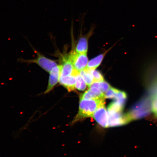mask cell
<instances>
[{
	"mask_svg": "<svg viewBox=\"0 0 157 157\" xmlns=\"http://www.w3.org/2000/svg\"><path fill=\"white\" fill-rule=\"evenodd\" d=\"M152 111L151 99L150 96L146 93L133 106L127 114L131 121L148 116Z\"/></svg>",
	"mask_w": 157,
	"mask_h": 157,
	"instance_id": "3",
	"label": "cell"
},
{
	"mask_svg": "<svg viewBox=\"0 0 157 157\" xmlns=\"http://www.w3.org/2000/svg\"><path fill=\"white\" fill-rule=\"evenodd\" d=\"M80 99L86 100L97 99H99L91 90L90 89L84 92L82 94Z\"/></svg>",
	"mask_w": 157,
	"mask_h": 157,
	"instance_id": "16",
	"label": "cell"
},
{
	"mask_svg": "<svg viewBox=\"0 0 157 157\" xmlns=\"http://www.w3.org/2000/svg\"><path fill=\"white\" fill-rule=\"evenodd\" d=\"M105 105V99L86 100L80 99L79 109L73 123L93 117L95 112L100 107Z\"/></svg>",
	"mask_w": 157,
	"mask_h": 157,
	"instance_id": "2",
	"label": "cell"
},
{
	"mask_svg": "<svg viewBox=\"0 0 157 157\" xmlns=\"http://www.w3.org/2000/svg\"><path fill=\"white\" fill-rule=\"evenodd\" d=\"M88 50V41L85 37L79 39L76 48V52L77 53H87Z\"/></svg>",
	"mask_w": 157,
	"mask_h": 157,
	"instance_id": "12",
	"label": "cell"
},
{
	"mask_svg": "<svg viewBox=\"0 0 157 157\" xmlns=\"http://www.w3.org/2000/svg\"><path fill=\"white\" fill-rule=\"evenodd\" d=\"M89 70L93 76L94 82L104 81V78L101 72L95 70Z\"/></svg>",
	"mask_w": 157,
	"mask_h": 157,
	"instance_id": "17",
	"label": "cell"
},
{
	"mask_svg": "<svg viewBox=\"0 0 157 157\" xmlns=\"http://www.w3.org/2000/svg\"><path fill=\"white\" fill-rule=\"evenodd\" d=\"M61 68V65H58L49 72L48 85L44 92L45 94H48L52 91L59 81Z\"/></svg>",
	"mask_w": 157,
	"mask_h": 157,
	"instance_id": "6",
	"label": "cell"
},
{
	"mask_svg": "<svg viewBox=\"0 0 157 157\" xmlns=\"http://www.w3.org/2000/svg\"><path fill=\"white\" fill-rule=\"evenodd\" d=\"M79 73L88 87H89L93 84L94 82V78L89 70L86 68L85 69L79 72Z\"/></svg>",
	"mask_w": 157,
	"mask_h": 157,
	"instance_id": "13",
	"label": "cell"
},
{
	"mask_svg": "<svg viewBox=\"0 0 157 157\" xmlns=\"http://www.w3.org/2000/svg\"><path fill=\"white\" fill-rule=\"evenodd\" d=\"M93 117L100 125L104 128L109 127V117L105 105L102 106L94 113Z\"/></svg>",
	"mask_w": 157,
	"mask_h": 157,
	"instance_id": "7",
	"label": "cell"
},
{
	"mask_svg": "<svg viewBox=\"0 0 157 157\" xmlns=\"http://www.w3.org/2000/svg\"><path fill=\"white\" fill-rule=\"evenodd\" d=\"M106 53L99 55L96 57L92 59L88 62L86 68L89 70H95L101 63Z\"/></svg>",
	"mask_w": 157,
	"mask_h": 157,
	"instance_id": "11",
	"label": "cell"
},
{
	"mask_svg": "<svg viewBox=\"0 0 157 157\" xmlns=\"http://www.w3.org/2000/svg\"><path fill=\"white\" fill-rule=\"evenodd\" d=\"M144 82L146 93L151 99L152 111L157 117V64L149 68L146 71Z\"/></svg>",
	"mask_w": 157,
	"mask_h": 157,
	"instance_id": "1",
	"label": "cell"
},
{
	"mask_svg": "<svg viewBox=\"0 0 157 157\" xmlns=\"http://www.w3.org/2000/svg\"><path fill=\"white\" fill-rule=\"evenodd\" d=\"M91 85L99 88L105 94L111 87L109 83L104 80L101 82H94Z\"/></svg>",
	"mask_w": 157,
	"mask_h": 157,
	"instance_id": "14",
	"label": "cell"
},
{
	"mask_svg": "<svg viewBox=\"0 0 157 157\" xmlns=\"http://www.w3.org/2000/svg\"><path fill=\"white\" fill-rule=\"evenodd\" d=\"M76 78L75 88L79 91H83L86 89V84L79 72L75 70L73 74Z\"/></svg>",
	"mask_w": 157,
	"mask_h": 157,
	"instance_id": "10",
	"label": "cell"
},
{
	"mask_svg": "<svg viewBox=\"0 0 157 157\" xmlns=\"http://www.w3.org/2000/svg\"><path fill=\"white\" fill-rule=\"evenodd\" d=\"M119 91L118 90L111 87L105 94V99H115Z\"/></svg>",
	"mask_w": 157,
	"mask_h": 157,
	"instance_id": "15",
	"label": "cell"
},
{
	"mask_svg": "<svg viewBox=\"0 0 157 157\" xmlns=\"http://www.w3.org/2000/svg\"><path fill=\"white\" fill-rule=\"evenodd\" d=\"M36 54V57L33 59H21V61L27 63H34L38 65L45 71L49 73L51 71L58 65L56 61L46 57L44 55L38 51H35Z\"/></svg>",
	"mask_w": 157,
	"mask_h": 157,
	"instance_id": "4",
	"label": "cell"
},
{
	"mask_svg": "<svg viewBox=\"0 0 157 157\" xmlns=\"http://www.w3.org/2000/svg\"><path fill=\"white\" fill-rule=\"evenodd\" d=\"M59 82L68 91H74L75 88L76 78L74 75L60 77Z\"/></svg>",
	"mask_w": 157,
	"mask_h": 157,
	"instance_id": "9",
	"label": "cell"
},
{
	"mask_svg": "<svg viewBox=\"0 0 157 157\" xmlns=\"http://www.w3.org/2000/svg\"><path fill=\"white\" fill-rule=\"evenodd\" d=\"M67 56L72 62L75 70L79 72L86 68L88 62L87 53L72 52Z\"/></svg>",
	"mask_w": 157,
	"mask_h": 157,
	"instance_id": "5",
	"label": "cell"
},
{
	"mask_svg": "<svg viewBox=\"0 0 157 157\" xmlns=\"http://www.w3.org/2000/svg\"><path fill=\"white\" fill-rule=\"evenodd\" d=\"M62 64L61 71L60 77L72 75L73 74L75 69L72 62L68 56H64L61 59Z\"/></svg>",
	"mask_w": 157,
	"mask_h": 157,
	"instance_id": "8",
	"label": "cell"
}]
</instances>
